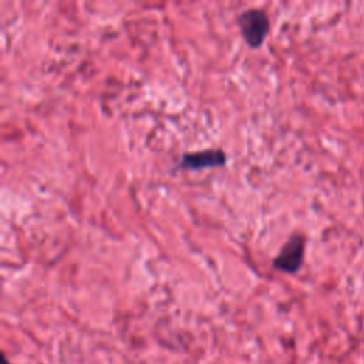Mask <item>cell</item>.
I'll list each match as a JSON object with an SVG mask.
<instances>
[{
  "label": "cell",
  "instance_id": "cell-1",
  "mask_svg": "<svg viewBox=\"0 0 364 364\" xmlns=\"http://www.w3.org/2000/svg\"><path fill=\"white\" fill-rule=\"evenodd\" d=\"M237 24L243 40L250 48L262 47L270 30V21L263 9H246L239 14Z\"/></svg>",
  "mask_w": 364,
  "mask_h": 364
},
{
  "label": "cell",
  "instance_id": "cell-2",
  "mask_svg": "<svg viewBox=\"0 0 364 364\" xmlns=\"http://www.w3.org/2000/svg\"><path fill=\"white\" fill-rule=\"evenodd\" d=\"M304 237L293 235L282 246L279 255L273 259L274 269L286 273H296L300 270L304 257Z\"/></svg>",
  "mask_w": 364,
  "mask_h": 364
},
{
  "label": "cell",
  "instance_id": "cell-3",
  "mask_svg": "<svg viewBox=\"0 0 364 364\" xmlns=\"http://www.w3.org/2000/svg\"><path fill=\"white\" fill-rule=\"evenodd\" d=\"M226 164V154L222 149H206L198 152H186L179 161L181 169L199 171L205 168H218Z\"/></svg>",
  "mask_w": 364,
  "mask_h": 364
},
{
  "label": "cell",
  "instance_id": "cell-4",
  "mask_svg": "<svg viewBox=\"0 0 364 364\" xmlns=\"http://www.w3.org/2000/svg\"><path fill=\"white\" fill-rule=\"evenodd\" d=\"M3 364H9V361L4 358V360H3Z\"/></svg>",
  "mask_w": 364,
  "mask_h": 364
}]
</instances>
